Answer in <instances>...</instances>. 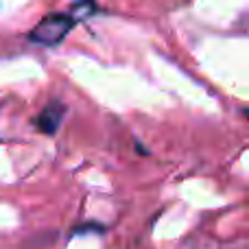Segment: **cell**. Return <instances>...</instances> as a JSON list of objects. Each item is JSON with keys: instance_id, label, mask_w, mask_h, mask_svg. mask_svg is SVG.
Returning a JSON list of instances; mask_svg holds the SVG:
<instances>
[{"instance_id": "cell-2", "label": "cell", "mask_w": 249, "mask_h": 249, "mask_svg": "<svg viewBox=\"0 0 249 249\" xmlns=\"http://www.w3.org/2000/svg\"><path fill=\"white\" fill-rule=\"evenodd\" d=\"M61 114H64V107H61L59 103L48 105V107L39 114L37 127L42 129L44 133H55L57 127H59V123H61Z\"/></svg>"}, {"instance_id": "cell-1", "label": "cell", "mask_w": 249, "mask_h": 249, "mask_svg": "<svg viewBox=\"0 0 249 249\" xmlns=\"http://www.w3.org/2000/svg\"><path fill=\"white\" fill-rule=\"evenodd\" d=\"M74 24L77 22L70 18V13H51L31 31L29 37L35 44H42V46H57L70 33Z\"/></svg>"}, {"instance_id": "cell-3", "label": "cell", "mask_w": 249, "mask_h": 249, "mask_svg": "<svg viewBox=\"0 0 249 249\" xmlns=\"http://www.w3.org/2000/svg\"><path fill=\"white\" fill-rule=\"evenodd\" d=\"M94 9H96L94 0H81V2H77L72 7V13H70V18H72L74 22H79L81 18L92 16V11H94Z\"/></svg>"}]
</instances>
